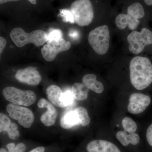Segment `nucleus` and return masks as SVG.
Returning a JSON list of instances; mask_svg holds the SVG:
<instances>
[{
    "label": "nucleus",
    "instance_id": "obj_21",
    "mask_svg": "<svg viewBox=\"0 0 152 152\" xmlns=\"http://www.w3.org/2000/svg\"><path fill=\"white\" fill-rule=\"evenodd\" d=\"M63 33L61 30L57 28H51L46 33L47 41L58 40L62 39Z\"/></svg>",
    "mask_w": 152,
    "mask_h": 152
},
{
    "label": "nucleus",
    "instance_id": "obj_18",
    "mask_svg": "<svg viewBox=\"0 0 152 152\" xmlns=\"http://www.w3.org/2000/svg\"><path fill=\"white\" fill-rule=\"evenodd\" d=\"M89 89L84 84L75 83L72 86V92L73 97L78 101L86 99L88 96Z\"/></svg>",
    "mask_w": 152,
    "mask_h": 152
},
{
    "label": "nucleus",
    "instance_id": "obj_30",
    "mask_svg": "<svg viewBox=\"0 0 152 152\" xmlns=\"http://www.w3.org/2000/svg\"><path fill=\"white\" fill-rule=\"evenodd\" d=\"M20 0H0V4L1 5L4 3L9 2L18 1Z\"/></svg>",
    "mask_w": 152,
    "mask_h": 152
},
{
    "label": "nucleus",
    "instance_id": "obj_7",
    "mask_svg": "<svg viewBox=\"0 0 152 152\" xmlns=\"http://www.w3.org/2000/svg\"><path fill=\"white\" fill-rule=\"evenodd\" d=\"M127 41L131 53L139 54L145 46L152 44V31L145 28H142L141 32L134 31L128 35Z\"/></svg>",
    "mask_w": 152,
    "mask_h": 152
},
{
    "label": "nucleus",
    "instance_id": "obj_19",
    "mask_svg": "<svg viewBox=\"0 0 152 152\" xmlns=\"http://www.w3.org/2000/svg\"><path fill=\"white\" fill-rule=\"evenodd\" d=\"M78 116L80 124L85 127L89 124L91 119L86 110L83 107H80L75 110Z\"/></svg>",
    "mask_w": 152,
    "mask_h": 152
},
{
    "label": "nucleus",
    "instance_id": "obj_15",
    "mask_svg": "<svg viewBox=\"0 0 152 152\" xmlns=\"http://www.w3.org/2000/svg\"><path fill=\"white\" fill-rule=\"evenodd\" d=\"M94 74H87L83 77V83L89 89L96 94H102L104 91L103 85L96 80Z\"/></svg>",
    "mask_w": 152,
    "mask_h": 152
},
{
    "label": "nucleus",
    "instance_id": "obj_4",
    "mask_svg": "<svg viewBox=\"0 0 152 152\" xmlns=\"http://www.w3.org/2000/svg\"><path fill=\"white\" fill-rule=\"evenodd\" d=\"M88 41L96 53L105 54L110 47V34L107 26L103 25L92 30L89 34Z\"/></svg>",
    "mask_w": 152,
    "mask_h": 152
},
{
    "label": "nucleus",
    "instance_id": "obj_12",
    "mask_svg": "<svg viewBox=\"0 0 152 152\" xmlns=\"http://www.w3.org/2000/svg\"><path fill=\"white\" fill-rule=\"evenodd\" d=\"M17 80L30 86H37L42 81V77L37 68L28 66L17 71L15 75Z\"/></svg>",
    "mask_w": 152,
    "mask_h": 152
},
{
    "label": "nucleus",
    "instance_id": "obj_28",
    "mask_svg": "<svg viewBox=\"0 0 152 152\" xmlns=\"http://www.w3.org/2000/svg\"><path fill=\"white\" fill-rule=\"evenodd\" d=\"M29 152H45V148L43 146L37 147Z\"/></svg>",
    "mask_w": 152,
    "mask_h": 152
},
{
    "label": "nucleus",
    "instance_id": "obj_2",
    "mask_svg": "<svg viewBox=\"0 0 152 152\" xmlns=\"http://www.w3.org/2000/svg\"><path fill=\"white\" fill-rule=\"evenodd\" d=\"M10 36L15 45L19 48L28 44H33L39 47L48 42L46 33L41 30H35L27 33L21 28H15L12 30Z\"/></svg>",
    "mask_w": 152,
    "mask_h": 152
},
{
    "label": "nucleus",
    "instance_id": "obj_17",
    "mask_svg": "<svg viewBox=\"0 0 152 152\" xmlns=\"http://www.w3.org/2000/svg\"><path fill=\"white\" fill-rule=\"evenodd\" d=\"M79 124L78 116L75 110L65 113L60 120V125L63 129H70Z\"/></svg>",
    "mask_w": 152,
    "mask_h": 152
},
{
    "label": "nucleus",
    "instance_id": "obj_8",
    "mask_svg": "<svg viewBox=\"0 0 152 152\" xmlns=\"http://www.w3.org/2000/svg\"><path fill=\"white\" fill-rule=\"evenodd\" d=\"M9 116L17 120L21 126L25 128L31 127L34 121L32 111L27 108L12 103L7 105L6 107Z\"/></svg>",
    "mask_w": 152,
    "mask_h": 152
},
{
    "label": "nucleus",
    "instance_id": "obj_16",
    "mask_svg": "<svg viewBox=\"0 0 152 152\" xmlns=\"http://www.w3.org/2000/svg\"><path fill=\"white\" fill-rule=\"evenodd\" d=\"M116 138L122 145L124 146H126L129 144L136 145L140 141V137L138 134L135 133L128 134L124 131L118 132L116 134Z\"/></svg>",
    "mask_w": 152,
    "mask_h": 152
},
{
    "label": "nucleus",
    "instance_id": "obj_1",
    "mask_svg": "<svg viewBox=\"0 0 152 152\" xmlns=\"http://www.w3.org/2000/svg\"><path fill=\"white\" fill-rule=\"evenodd\" d=\"M130 79L134 88L139 91L145 89L152 84V64L146 57L136 56L129 65Z\"/></svg>",
    "mask_w": 152,
    "mask_h": 152
},
{
    "label": "nucleus",
    "instance_id": "obj_20",
    "mask_svg": "<svg viewBox=\"0 0 152 152\" xmlns=\"http://www.w3.org/2000/svg\"><path fill=\"white\" fill-rule=\"evenodd\" d=\"M122 125L124 130L129 134L134 133L137 129L135 122L129 117H125L123 119Z\"/></svg>",
    "mask_w": 152,
    "mask_h": 152
},
{
    "label": "nucleus",
    "instance_id": "obj_33",
    "mask_svg": "<svg viewBox=\"0 0 152 152\" xmlns=\"http://www.w3.org/2000/svg\"><path fill=\"white\" fill-rule=\"evenodd\" d=\"M31 3L33 4H36L37 3V0H28Z\"/></svg>",
    "mask_w": 152,
    "mask_h": 152
},
{
    "label": "nucleus",
    "instance_id": "obj_32",
    "mask_svg": "<svg viewBox=\"0 0 152 152\" xmlns=\"http://www.w3.org/2000/svg\"><path fill=\"white\" fill-rule=\"evenodd\" d=\"M144 1L147 5H152V0H144Z\"/></svg>",
    "mask_w": 152,
    "mask_h": 152
},
{
    "label": "nucleus",
    "instance_id": "obj_3",
    "mask_svg": "<svg viewBox=\"0 0 152 152\" xmlns=\"http://www.w3.org/2000/svg\"><path fill=\"white\" fill-rule=\"evenodd\" d=\"M145 15L142 6L140 3H134L128 7L127 14H121L117 16L115 23L119 29H124L128 26L130 30L134 31L140 24L139 19L143 18Z\"/></svg>",
    "mask_w": 152,
    "mask_h": 152
},
{
    "label": "nucleus",
    "instance_id": "obj_27",
    "mask_svg": "<svg viewBox=\"0 0 152 152\" xmlns=\"http://www.w3.org/2000/svg\"><path fill=\"white\" fill-rule=\"evenodd\" d=\"M7 41L5 38L3 37H0V53L1 54L4 50V49L5 48Z\"/></svg>",
    "mask_w": 152,
    "mask_h": 152
},
{
    "label": "nucleus",
    "instance_id": "obj_5",
    "mask_svg": "<svg viewBox=\"0 0 152 152\" xmlns=\"http://www.w3.org/2000/svg\"><path fill=\"white\" fill-rule=\"evenodd\" d=\"M70 8L75 23L80 26H88L92 21L94 9L90 0H76Z\"/></svg>",
    "mask_w": 152,
    "mask_h": 152
},
{
    "label": "nucleus",
    "instance_id": "obj_25",
    "mask_svg": "<svg viewBox=\"0 0 152 152\" xmlns=\"http://www.w3.org/2000/svg\"><path fill=\"white\" fill-rule=\"evenodd\" d=\"M146 139L149 145L152 148V123L147 128Z\"/></svg>",
    "mask_w": 152,
    "mask_h": 152
},
{
    "label": "nucleus",
    "instance_id": "obj_24",
    "mask_svg": "<svg viewBox=\"0 0 152 152\" xmlns=\"http://www.w3.org/2000/svg\"><path fill=\"white\" fill-rule=\"evenodd\" d=\"M7 133L9 138L11 140H15L18 138L20 136V132L18 130L15 129L10 126V128L6 131Z\"/></svg>",
    "mask_w": 152,
    "mask_h": 152
},
{
    "label": "nucleus",
    "instance_id": "obj_10",
    "mask_svg": "<svg viewBox=\"0 0 152 152\" xmlns=\"http://www.w3.org/2000/svg\"><path fill=\"white\" fill-rule=\"evenodd\" d=\"M46 92L49 100L59 107H65L72 102L73 96L72 92L67 91L63 93L60 88L56 85L48 87Z\"/></svg>",
    "mask_w": 152,
    "mask_h": 152
},
{
    "label": "nucleus",
    "instance_id": "obj_9",
    "mask_svg": "<svg viewBox=\"0 0 152 152\" xmlns=\"http://www.w3.org/2000/svg\"><path fill=\"white\" fill-rule=\"evenodd\" d=\"M71 44L66 42L64 39L48 41L41 49V53L44 59L51 62L56 57L57 55L70 48Z\"/></svg>",
    "mask_w": 152,
    "mask_h": 152
},
{
    "label": "nucleus",
    "instance_id": "obj_23",
    "mask_svg": "<svg viewBox=\"0 0 152 152\" xmlns=\"http://www.w3.org/2000/svg\"><path fill=\"white\" fill-rule=\"evenodd\" d=\"M60 15L63 18V21L73 24L75 23L74 17L71 11L62 10L60 12Z\"/></svg>",
    "mask_w": 152,
    "mask_h": 152
},
{
    "label": "nucleus",
    "instance_id": "obj_29",
    "mask_svg": "<svg viewBox=\"0 0 152 152\" xmlns=\"http://www.w3.org/2000/svg\"><path fill=\"white\" fill-rule=\"evenodd\" d=\"M15 147V145L14 143H10L7 145V148L9 152H11L14 149V148Z\"/></svg>",
    "mask_w": 152,
    "mask_h": 152
},
{
    "label": "nucleus",
    "instance_id": "obj_34",
    "mask_svg": "<svg viewBox=\"0 0 152 152\" xmlns=\"http://www.w3.org/2000/svg\"><path fill=\"white\" fill-rule=\"evenodd\" d=\"M0 152H8L6 151V149H5L3 148H1V149H0Z\"/></svg>",
    "mask_w": 152,
    "mask_h": 152
},
{
    "label": "nucleus",
    "instance_id": "obj_31",
    "mask_svg": "<svg viewBox=\"0 0 152 152\" xmlns=\"http://www.w3.org/2000/svg\"><path fill=\"white\" fill-rule=\"evenodd\" d=\"M70 36L72 38H76L77 37V34L76 32V31H72L69 34Z\"/></svg>",
    "mask_w": 152,
    "mask_h": 152
},
{
    "label": "nucleus",
    "instance_id": "obj_14",
    "mask_svg": "<svg viewBox=\"0 0 152 152\" xmlns=\"http://www.w3.org/2000/svg\"><path fill=\"white\" fill-rule=\"evenodd\" d=\"M86 149L88 152H121L115 144L101 140L90 142L87 145Z\"/></svg>",
    "mask_w": 152,
    "mask_h": 152
},
{
    "label": "nucleus",
    "instance_id": "obj_22",
    "mask_svg": "<svg viewBox=\"0 0 152 152\" xmlns=\"http://www.w3.org/2000/svg\"><path fill=\"white\" fill-rule=\"evenodd\" d=\"M11 123L8 117L2 113H0V132H6L10 128Z\"/></svg>",
    "mask_w": 152,
    "mask_h": 152
},
{
    "label": "nucleus",
    "instance_id": "obj_11",
    "mask_svg": "<svg viewBox=\"0 0 152 152\" xmlns=\"http://www.w3.org/2000/svg\"><path fill=\"white\" fill-rule=\"evenodd\" d=\"M151 102V99L148 95L140 93H134L130 96L128 112L134 115L141 113L149 107Z\"/></svg>",
    "mask_w": 152,
    "mask_h": 152
},
{
    "label": "nucleus",
    "instance_id": "obj_13",
    "mask_svg": "<svg viewBox=\"0 0 152 152\" xmlns=\"http://www.w3.org/2000/svg\"><path fill=\"white\" fill-rule=\"evenodd\" d=\"M38 107L39 108H45L47 111L43 114L41 117L42 123L46 126H51L55 124L57 117L56 109L50 102L43 98L41 99L38 102Z\"/></svg>",
    "mask_w": 152,
    "mask_h": 152
},
{
    "label": "nucleus",
    "instance_id": "obj_26",
    "mask_svg": "<svg viewBox=\"0 0 152 152\" xmlns=\"http://www.w3.org/2000/svg\"><path fill=\"white\" fill-rule=\"evenodd\" d=\"M26 150V146L25 144L20 142L17 144L11 152H25Z\"/></svg>",
    "mask_w": 152,
    "mask_h": 152
},
{
    "label": "nucleus",
    "instance_id": "obj_6",
    "mask_svg": "<svg viewBox=\"0 0 152 152\" xmlns=\"http://www.w3.org/2000/svg\"><path fill=\"white\" fill-rule=\"evenodd\" d=\"M6 100L18 105L29 106L34 104L37 96L31 91H23L14 87H7L3 90Z\"/></svg>",
    "mask_w": 152,
    "mask_h": 152
}]
</instances>
